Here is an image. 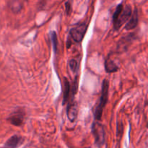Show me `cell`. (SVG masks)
<instances>
[{"label":"cell","instance_id":"cell-3","mask_svg":"<svg viewBox=\"0 0 148 148\" xmlns=\"http://www.w3.org/2000/svg\"><path fill=\"white\" fill-rule=\"evenodd\" d=\"M88 24L86 23H82L77 24L76 26L72 27L69 32V36L72 40L76 43H80L83 40L87 32Z\"/></svg>","mask_w":148,"mask_h":148},{"label":"cell","instance_id":"cell-10","mask_svg":"<svg viewBox=\"0 0 148 148\" xmlns=\"http://www.w3.org/2000/svg\"><path fill=\"white\" fill-rule=\"evenodd\" d=\"M105 67H106V72H109V73H112V72H116L119 69L118 66L114 63V61H112L110 59H107L106 61Z\"/></svg>","mask_w":148,"mask_h":148},{"label":"cell","instance_id":"cell-9","mask_svg":"<svg viewBox=\"0 0 148 148\" xmlns=\"http://www.w3.org/2000/svg\"><path fill=\"white\" fill-rule=\"evenodd\" d=\"M70 84H69L68 79H64V88H63V104L64 105L69 100V95H70Z\"/></svg>","mask_w":148,"mask_h":148},{"label":"cell","instance_id":"cell-5","mask_svg":"<svg viewBox=\"0 0 148 148\" xmlns=\"http://www.w3.org/2000/svg\"><path fill=\"white\" fill-rule=\"evenodd\" d=\"M25 118V113L23 110L14 111L11 115L9 116L8 121L10 124L15 127H20L23 124Z\"/></svg>","mask_w":148,"mask_h":148},{"label":"cell","instance_id":"cell-11","mask_svg":"<svg viewBox=\"0 0 148 148\" xmlns=\"http://www.w3.org/2000/svg\"><path fill=\"white\" fill-rule=\"evenodd\" d=\"M51 40L52 42V46H53V51L56 53L57 51V48H58V40H57V36L55 31L51 32Z\"/></svg>","mask_w":148,"mask_h":148},{"label":"cell","instance_id":"cell-6","mask_svg":"<svg viewBox=\"0 0 148 148\" xmlns=\"http://www.w3.org/2000/svg\"><path fill=\"white\" fill-rule=\"evenodd\" d=\"M78 107L77 103L74 101V99L71 100L70 102L68 103L67 108H66V115L70 121L73 122L77 117Z\"/></svg>","mask_w":148,"mask_h":148},{"label":"cell","instance_id":"cell-13","mask_svg":"<svg viewBox=\"0 0 148 148\" xmlns=\"http://www.w3.org/2000/svg\"><path fill=\"white\" fill-rule=\"evenodd\" d=\"M65 5H66V14H69V12H70V8H71L70 4H69V2H66Z\"/></svg>","mask_w":148,"mask_h":148},{"label":"cell","instance_id":"cell-2","mask_svg":"<svg viewBox=\"0 0 148 148\" xmlns=\"http://www.w3.org/2000/svg\"><path fill=\"white\" fill-rule=\"evenodd\" d=\"M108 90H109V82H108V80L105 79L102 84L101 95L99 103H98V105L95 107V113H94L95 119L97 121H100L102 118L103 109L105 108L106 105L107 101H108Z\"/></svg>","mask_w":148,"mask_h":148},{"label":"cell","instance_id":"cell-1","mask_svg":"<svg viewBox=\"0 0 148 148\" xmlns=\"http://www.w3.org/2000/svg\"><path fill=\"white\" fill-rule=\"evenodd\" d=\"M132 14L131 6L129 4L125 6L123 5V4H119L113 14V25L114 29L119 30L130 20Z\"/></svg>","mask_w":148,"mask_h":148},{"label":"cell","instance_id":"cell-4","mask_svg":"<svg viewBox=\"0 0 148 148\" xmlns=\"http://www.w3.org/2000/svg\"><path fill=\"white\" fill-rule=\"evenodd\" d=\"M92 132L95 138V143L101 145L105 140V131L102 125L98 123H95L92 126Z\"/></svg>","mask_w":148,"mask_h":148},{"label":"cell","instance_id":"cell-12","mask_svg":"<svg viewBox=\"0 0 148 148\" xmlns=\"http://www.w3.org/2000/svg\"><path fill=\"white\" fill-rule=\"evenodd\" d=\"M69 66L72 72H77L78 69V62L76 59H72L69 62Z\"/></svg>","mask_w":148,"mask_h":148},{"label":"cell","instance_id":"cell-7","mask_svg":"<svg viewBox=\"0 0 148 148\" xmlns=\"http://www.w3.org/2000/svg\"><path fill=\"white\" fill-rule=\"evenodd\" d=\"M22 143V137L17 134L12 136L4 144V148H17Z\"/></svg>","mask_w":148,"mask_h":148},{"label":"cell","instance_id":"cell-8","mask_svg":"<svg viewBox=\"0 0 148 148\" xmlns=\"http://www.w3.org/2000/svg\"><path fill=\"white\" fill-rule=\"evenodd\" d=\"M137 24H138V12H137V8H135L133 14H132L128 23L125 25V28L128 30H133L137 27Z\"/></svg>","mask_w":148,"mask_h":148},{"label":"cell","instance_id":"cell-14","mask_svg":"<svg viewBox=\"0 0 148 148\" xmlns=\"http://www.w3.org/2000/svg\"><path fill=\"white\" fill-rule=\"evenodd\" d=\"M85 148H90V147H85Z\"/></svg>","mask_w":148,"mask_h":148}]
</instances>
